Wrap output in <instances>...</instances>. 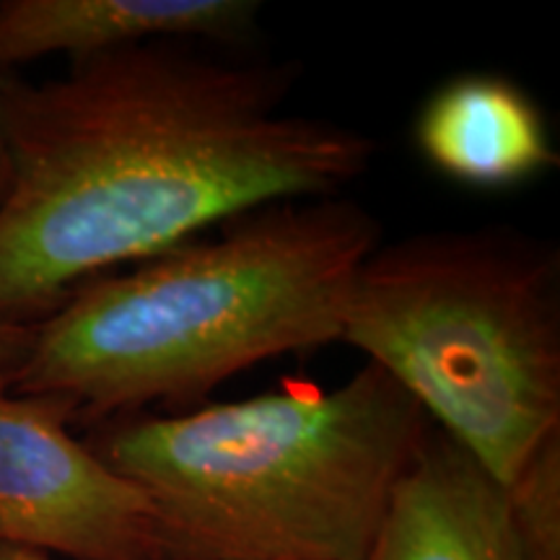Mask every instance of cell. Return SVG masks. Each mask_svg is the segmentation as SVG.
<instances>
[{
  "label": "cell",
  "instance_id": "3957f363",
  "mask_svg": "<svg viewBox=\"0 0 560 560\" xmlns=\"http://www.w3.org/2000/svg\"><path fill=\"white\" fill-rule=\"evenodd\" d=\"M431 420L363 363L325 389H278L182 412H130L83 441L156 511L172 560H361Z\"/></svg>",
  "mask_w": 560,
  "mask_h": 560
},
{
  "label": "cell",
  "instance_id": "30bf717a",
  "mask_svg": "<svg viewBox=\"0 0 560 560\" xmlns=\"http://www.w3.org/2000/svg\"><path fill=\"white\" fill-rule=\"evenodd\" d=\"M32 327H19V325H0V369H13L24 359L26 348L32 342Z\"/></svg>",
  "mask_w": 560,
  "mask_h": 560
},
{
  "label": "cell",
  "instance_id": "9c48e42d",
  "mask_svg": "<svg viewBox=\"0 0 560 560\" xmlns=\"http://www.w3.org/2000/svg\"><path fill=\"white\" fill-rule=\"evenodd\" d=\"M506 499L522 560H560V433L527 462Z\"/></svg>",
  "mask_w": 560,
  "mask_h": 560
},
{
  "label": "cell",
  "instance_id": "8992f818",
  "mask_svg": "<svg viewBox=\"0 0 560 560\" xmlns=\"http://www.w3.org/2000/svg\"><path fill=\"white\" fill-rule=\"evenodd\" d=\"M260 13L257 0H5L0 73L50 55L75 62L149 42L242 47Z\"/></svg>",
  "mask_w": 560,
  "mask_h": 560
},
{
  "label": "cell",
  "instance_id": "7a4b0ae2",
  "mask_svg": "<svg viewBox=\"0 0 560 560\" xmlns=\"http://www.w3.org/2000/svg\"><path fill=\"white\" fill-rule=\"evenodd\" d=\"M380 244L376 215L342 195L247 210L75 289L34 325L11 389L58 397L83 429L192 410L257 363L340 342Z\"/></svg>",
  "mask_w": 560,
  "mask_h": 560
},
{
  "label": "cell",
  "instance_id": "5b68a950",
  "mask_svg": "<svg viewBox=\"0 0 560 560\" xmlns=\"http://www.w3.org/2000/svg\"><path fill=\"white\" fill-rule=\"evenodd\" d=\"M73 408L0 369V545L70 560H172L149 499L73 436Z\"/></svg>",
  "mask_w": 560,
  "mask_h": 560
},
{
  "label": "cell",
  "instance_id": "6da1fadb",
  "mask_svg": "<svg viewBox=\"0 0 560 560\" xmlns=\"http://www.w3.org/2000/svg\"><path fill=\"white\" fill-rule=\"evenodd\" d=\"M293 62L149 42L3 73L11 179L0 200V325L32 327L89 280L270 202L342 195L366 132L289 109Z\"/></svg>",
  "mask_w": 560,
  "mask_h": 560
},
{
  "label": "cell",
  "instance_id": "52a82bcc",
  "mask_svg": "<svg viewBox=\"0 0 560 560\" xmlns=\"http://www.w3.org/2000/svg\"><path fill=\"white\" fill-rule=\"evenodd\" d=\"M361 560H522L506 490L431 423Z\"/></svg>",
  "mask_w": 560,
  "mask_h": 560
},
{
  "label": "cell",
  "instance_id": "7c38bea8",
  "mask_svg": "<svg viewBox=\"0 0 560 560\" xmlns=\"http://www.w3.org/2000/svg\"><path fill=\"white\" fill-rule=\"evenodd\" d=\"M3 81V73H0ZM11 166H9V149H5V132H3V109H0V200H3L5 190H9Z\"/></svg>",
  "mask_w": 560,
  "mask_h": 560
},
{
  "label": "cell",
  "instance_id": "ba28073f",
  "mask_svg": "<svg viewBox=\"0 0 560 560\" xmlns=\"http://www.w3.org/2000/svg\"><path fill=\"white\" fill-rule=\"evenodd\" d=\"M416 145L431 170L472 190H506L558 164L548 117L514 79L459 73L418 112Z\"/></svg>",
  "mask_w": 560,
  "mask_h": 560
},
{
  "label": "cell",
  "instance_id": "277c9868",
  "mask_svg": "<svg viewBox=\"0 0 560 560\" xmlns=\"http://www.w3.org/2000/svg\"><path fill=\"white\" fill-rule=\"evenodd\" d=\"M361 350L506 490L560 433V252L516 226L380 244L350 285Z\"/></svg>",
  "mask_w": 560,
  "mask_h": 560
},
{
  "label": "cell",
  "instance_id": "8fae6325",
  "mask_svg": "<svg viewBox=\"0 0 560 560\" xmlns=\"http://www.w3.org/2000/svg\"><path fill=\"white\" fill-rule=\"evenodd\" d=\"M0 560H60L50 552L19 548V545H0Z\"/></svg>",
  "mask_w": 560,
  "mask_h": 560
}]
</instances>
